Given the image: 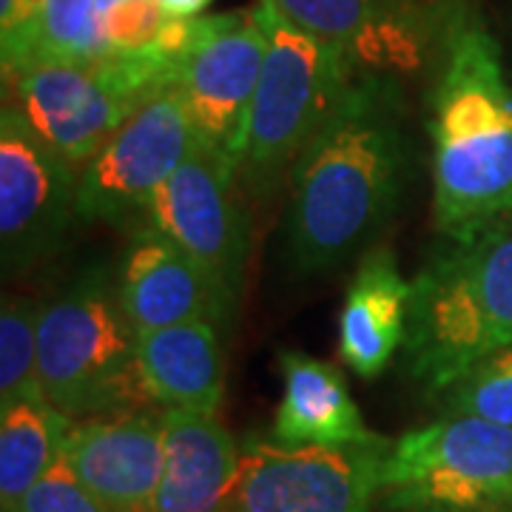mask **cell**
<instances>
[{"instance_id": "cell-21", "label": "cell", "mask_w": 512, "mask_h": 512, "mask_svg": "<svg viewBox=\"0 0 512 512\" xmlns=\"http://www.w3.org/2000/svg\"><path fill=\"white\" fill-rule=\"evenodd\" d=\"M43 302L6 296L0 311V407L43 399L37 379V333Z\"/></svg>"}, {"instance_id": "cell-6", "label": "cell", "mask_w": 512, "mask_h": 512, "mask_svg": "<svg viewBox=\"0 0 512 512\" xmlns=\"http://www.w3.org/2000/svg\"><path fill=\"white\" fill-rule=\"evenodd\" d=\"M379 501L393 512H512V427L441 419L390 441Z\"/></svg>"}, {"instance_id": "cell-13", "label": "cell", "mask_w": 512, "mask_h": 512, "mask_svg": "<svg viewBox=\"0 0 512 512\" xmlns=\"http://www.w3.org/2000/svg\"><path fill=\"white\" fill-rule=\"evenodd\" d=\"M288 18L345 52L362 74L421 72L439 55L450 0H276Z\"/></svg>"}, {"instance_id": "cell-23", "label": "cell", "mask_w": 512, "mask_h": 512, "mask_svg": "<svg viewBox=\"0 0 512 512\" xmlns=\"http://www.w3.org/2000/svg\"><path fill=\"white\" fill-rule=\"evenodd\" d=\"M103 57L97 0H40L37 60L92 63Z\"/></svg>"}, {"instance_id": "cell-9", "label": "cell", "mask_w": 512, "mask_h": 512, "mask_svg": "<svg viewBox=\"0 0 512 512\" xmlns=\"http://www.w3.org/2000/svg\"><path fill=\"white\" fill-rule=\"evenodd\" d=\"M239 188L234 160L197 137L185 163L146 208L148 225L163 231L214 279L234 313L251 254V220Z\"/></svg>"}, {"instance_id": "cell-18", "label": "cell", "mask_w": 512, "mask_h": 512, "mask_svg": "<svg viewBox=\"0 0 512 512\" xmlns=\"http://www.w3.org/2000/svg\"><path fill=\"white\" fill-rule=\"evenodd\" d=\"M137 370L151 404L217 416L225 396L220 328L183 322L137 333Z\"/></svg>"}, {"instance_id": "cell-4", "label": "cell", "mask_w": 512, "mask_h": 512, "mask_svg": "<svg viewBox=\"0 0 512 512\" xmlns=\"http://www.w3.org/2000/svg\"><path fill=\"white\" fill-rule=\"evenodd\" d=\"M265 63L237 151V177L254 202L274 200L322 131L359 69L345 52L299 29L276 0H256Z\"/></svg>"}, {"instance_id": "cell-10", "label": "cell", "mask_w": 512, "mask_h": 512, "mask_svg": "<svg viewBox=\"0 0 512 512\" xmlns=\"http://www.w3.org/2000/svg\"><path fill=\"white\" fill-rule=\"evenodd\" d=\"M197 137L177 80L154 89L80 168L77 217L109 225L146 217L148 202L185 163Z\"/></svg>"}, {"instance_id": "cell-8", "label": "cell", "mask_w": 512, "mask_h": 512, "mask_svg": "<svg viewBox=\"0 0 512 512\" xmlns=\"http://www.w3.org/2000/svg\"><path fill=\"white\" fill-rule=\"evenodd\" d=\"M390 441L279 444L251 439L217 512H370Z\"/></svg>"}, {"instance_id": "cell-14", "label": "cell", "mask_w": 512, "mask_h": 512, "mask_svg": "<svg viewBox=\"0 0 512 512\" xmlns=\"http://www.w3.org/2000/svg\"><path fill=\"white\" fill-rule=\"evenodd\" d=\"M163 407L72 421L63 458L109 512H146L165 456Z\"/></svg>"}, {"instance_id": "cell-2", "label": "cell", "mask_w": 512, "mask_h": 512, "mask_svg": "<svg viewBox=\"0 0 512 512\" xmlns=\"http://www.w3.org/2000/svg\"><path fill=\"white\" fill-rule=\"evenodd\" d=\"M430 92L433 214L458 237L512 214V86L501 46L467 3H450Z\"/></svg>"}, {"instance_id": "cell-5", "label": "cell", "mask_w": 512, "mask_h": 512, "mask_svg": "<svg viewBox=\"0 0 512 512\" xmlns=\"http://www.w3.org/2000/svg\"><path fill=\"white\" fill-rule=\"evenodd\" d=\"M37 379L43 399L72 421L151 404L137 370V330L109 268L86 271L43 302Z\"/></svg>"}, {"instance_id": "cell-27", "label": "cell", "mask_w": 512, "mask_h": 512, "mask_svg": "<svg viewBox=\"0 0 512 512\" xmlns=\"http://www.w3.org/2000/svg\"><path fill=\"white\" fill-rule=\"evenodd\" d=\"M510 220H512V214H510Z\"/></svg>"}, {"instance_id": "cell-1", "label": "cell", "mask_w": 512, "mask_h": 512, "mask_svg": "<svg viewBox=\"0 0 512 512\" xmlns=\"http://www.w3.org/2000/svg\"><path fill=\"white\" fill-rule=\"evenodd\" d=\"M410 168L399 80L359 74L293 168L288 254L299 274L342 268L382 234Z\"/></svg>"}, {"instance_id": "cell-7", "label": "cell", "mask_w": 512, "mask_h": 512, "mask_svg": "<svg viewBox=\"0 0 512 512\" xmlns=\"http://www.w3.org/2000/svg\"><path fill=\"white\" fill-rule=\"evenodd\" d=\"M177 63L100 57L92 63L40 60L3 83L29 126L77 168L106 146L148 94L174 80Z\"/></svg>"}, {"instance_id": "cell-20", "label": "cell", "mask_w": 512, "mask_h": 512, "mask_svg": "<svg viewBox=\"0 0 512 512\" xmlns=\"http://www.w3.org/2000/svg\"><path fill=\"white\" fill-rule=\"evenodd\" d=\"M72 419L46 399L0 407V510L9 512L63 456Z\"/></svg>"}, {"instance_id": "cell-17", "label": "cell", "mask_w": 512, "mask_h": 512, "mask_svg": "<svg viewBox=\"0 0 512 512\" xmlns=\"http://www.w3.org/2000/svg\"><path fill=\"white\" fill-rule=\"evenodd\" d=\"M410 282L390 248L370 245L339 311V356L359 379H376L404 345Z\"/></svg>"}, {"instance_id": "cell-19", "label": "cell", "mask_w": 512, "mask_h": 512, "mask_svg": "<svg viewBox=\"0 0 512 512\" xmlns=\"http://www.w3.org/2000/svg\"><path fill=\"white\" fill-rule=\"evenodd\" d=\"M282 399L274 416L279 444H373L382 441L365 424L359 404L350 396L342 370L299 350L279 353Z\"/></svg>"}, {"instance_id": "cell-25", "label": "cell", "mask_w": 512, "mask_h": 512, "mask_svg": "<svg viewBox=\"0 0 512 512\" xmlns=\"http://www.w3.org/2000/svg\"><path fill=\"white\" fill-rule=\"evenodd\" d=\"M9 512H109L106 504L74 476L69 461L60 456L52 470L37 481Z\"/></svg>"}, {"instance_id": "cell-26", "label": "cell", "mask_w": 512, "mask_h": 512, "mask_svg": "<svg viewBox=\"0 0 512 512\" xmlns=\"http://www.w3.org/2000/svg\"><path fill=\"white\" fill-rule=\"evenodd\" d=\"M163 6L165 12H171L174 18L194 20L200 18L202 12L214 3V0H157Z\"/></svg>"}, {"instance_id": "cell-3", "label": "cell", "mask_w": 512, "mask_h": 512, "mask_svg": "<svg viewBox=\"0 0 512 512\" xmlns=\"http://www.w3.org/2000/svg\"><path fill=\"white\" fill-rule=\"evenodd\" d=\"M512 342V220L447 237L410 279L404 365L441 396L478 359Z\"/></svg>"}, {"instance_id": "cell-12", "label": "cell", "mask_w": 512, "mask_h": 512, "mask_svg": "<svg viewBox=\"0 0 512 512\" xmlns=\"http://www.w3.org/2000/svg\"><path fill=\"white\" fill-rule=\"evenodd\" d=\"M265 32L248 12L200 15L174 66L191 123L205 143L237 163L239 143L251 114L259 74L265 63Z\"/></svg>"}, {"instance_id": "cell-15", "label": "cell", "mask_w": 512, "mask_h": 512, "mask_svg": "<svg viewBox=\"0 0 512 512\" xmlns=\"http://www.w3.org/2000/svg\"><path fill=\"white\" fill-rule=\"evenodd\" d=\"M117 291L137 333L183 322H211L222 330L234 316L214 279L148 222L128 242Z\"/></svg>"}, {"instance_id": "cell-22", "label": "cell", "mask_w": 512, "mask_h": 512, "mask_svg": "<svg viewBox=\"0 0 512 512\" xmlns=\"http://www.w3.org/2000/svg\"><path fill=\"white\" fill-rule=\"evenodd\" d=\"M444 413L478 416L512 427V342L478 359L441 393Z\"/></svg>"}, {"instance_id": "cell-16", "label": "cell", "mask_w": 512, "mask_h": 512, "mask_svg": "<svg viewBox=\"0 0 512 512\" xmlns=\"http://www.w3.org/2000/svg\"><path fill=\"white\" fill-rule=\"evenodd\" d=\"M160 484L146 512H217L239 470L237 441L208 413L165 410Z\"/></svg>"}, {"instance_id": "cell-24", "label": "cell", "mask_w": 512, "mask_h": 512, "mask_svg": "<svg viewBox=\"0 0 512 512\" xmlns=\"http://www.w3.org/2000/svg\"><path fill=\"white\" fill-rule=\"evenodd\" d=\"M40 49V0H0V55L3 83L37 60Z\"/></svg>"}, {"instance_id": "cell-11", "label": "cell", "mask_w": 512, "mask_h": 512, "mask_svg": "<svg viewBox=\"0 0 512 512\" xmlns=\"http://www.w3.org/2000/svg\"><path fill=\"white\" fill-rule=\"evenodd\" d=\"M80 168L49 146L15 103L0 111V259L23 274L57 251L77 217Z\"/></svg>"}]
</instances>
